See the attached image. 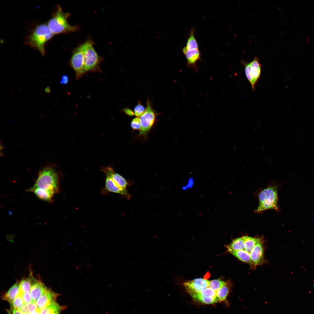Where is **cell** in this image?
Wrapping results in <instances>:
<instances>
[{
  "label": "cell",
  "mask_w": 314,
  "mask_h": 314,
  "mask_svg": "<svg viewBox=\"0 0 314 314\" xmlns=\"http://www.w3.org/2000/svg\"><path fill=\"white\" fill-rule=\"evenodd\" d=\"M69 78L67 75H64L62 76L61 80L60 81V83L63 85H66L68 83L69 81Z\"/></svg>",
  "instance_id": "cell-29"
},
{
  "label": "cell",
  "mask_w": 314,
  "mask_h": 314,
  "mask_svg": "<svg viewBox=\"0 0 314 314\" xmlns=\"http://www.w3.org/2000/svg\"><path fill=\"white\" fill-rule=\"evenodd\" d=\"M147 104L144 112L140 117L141 128L139 134V135L145 137L154 126L158 114L153 108L149 100L147 101Z\"/></svg>",
  "instance_id": "cell-8"
},
{
  "label": "cell",
  "mask_w": 314,
  "mask_h": 314,
  "mask_svg": "<svg viewBox=\"0 0 314 314\" xmlns=\"http://www.w3.org/2000/svg\"><path fill=\"white\" fill-rule=\"evenodd\" d=\"M191 296L194 299L206 304H211L219 302L216 296V292L209 287Z\"/></svg>",
  "instance_id": "cell-11"
},
{
  "label": "cell",
  "mask_w": 314,
  "mask_h": 314,
  "mask_svg": "<svg viewBox=\"0 0 314 314\" xmlns=\"http://www.w3.org/2000/svg\"><path fill=\"white\" fill-rule=\"evenodd\" d=\"M82 44L84 52V67L86 73H102L100 65L102 59L95 51L93 42L89 40Z\"/></svg>",
  "instance_id": "cell-7"
},
{
  "label": "cell",
  "mask_w": 314,
  "mask_h": 314,
  "mask_svg": "<svg viewBox=\"0 0 314 314\" xmlns=\"http://www.w3.org/2000/svg\"><path fill=\"white\" fill-rule=\"evenodd\" d=\"M61 310V307L55 301L40 310V314H59Z\"/></svg>",
  "instance_id": "cell-19"
},
{
  "label": "cell",
  "mask_w": 314,
  "mask_h": 314,
  "mask_svg": "<svg viewBox=\"0 0 314 314\" xmlns=\"http://www.w3.org/2000/svg\"><path fill=\"white\" fill-rule=\"evenodd\" d=\"M228 282L217 279L209 281L208 287L217 291L221 288L226 285Z\"/></svg>",
  "instance_id": "cell-23"
},
{
  "label": "cell",
  "mask_w": 314,
  "mask_h": 314,
  "mask_svg": "<svg viewBox=\"0 0 314 314\" xmlns=\"http://www.w3.org/2000/svg\"><path fill=\"white\" fill-rule=\"evenodd\" d=\"M131 126L133 130H140L141 123L140 118L136 117L133 119L131 123Z\"/></svg>",
  "instance_id": "cell-26"
},
{
  "label": "cell",
  "mask_w": 314,
  "mask_h": 314,
  "mask_svg": "<svg viewBox=\"0 0 314 314\" xmlns=\"http://www.w3.org/2000/svg\"><path fill=\"white\" fill-rule=\"evenodd\" d=\"M28 192L34 193L40 199L49 203L53 201L54 194L45 190L38 188L32 187L26 190Z\"/></svg>",
  "instance_id": "cell-16"
},
{
  "label": "cell",
  "mask_w": 314,
  "mask_h": 314,
  "mask_svg": "<svg viewBox=\"0 0 314 314\" xmlns=\"http://www.w3.org/2000/svg\"><path fill=\"white\" fill-rule=\"evenodd\" d=\"M146 108L139 101L134 109L135 115L137 117H140L144 112Z\"/></svg>",
  "instance_id": "cell-25"
},
{
  "label": "cell",
  "mask_w": 314,
  "mask_h": 314,
  "mask_svg": "<svg viewBox=\"0 0 314 314\" xmlns=\"http://www.w3.org/2000/svg\"><path fill=\"white\" fill-rule=\"evenodd\" d=\"M227 251L240 261L249 264L252 269L265 262L263 237L245 236L233 240L226 245Z\"/></svg>",
  "instance_id": "cell-1"
},
{
  "label": "cell",
  "mask_w": 314,
  "mask_h": 314,
  "mask_svg": "<svg viewBox=\"0 0 314 314\" xmlns=\"http://www.w3.org/2000/svg\"><path fill=\"white\" fill-rule=\"evenodd\" d=\"M47 24L41 23L35 25L25 38L24 43L38 50L42 55L46 54L45 46L54 36Z\"/></svg>",
  "instance_id": "cell-2"
},
{
  "label": "cell",
  "mask_w": 314,
  "mask_h": 314,
  "mask_svg": "<svg viewBox=\"0 0 314 314\" xmlns=\"http://www.w3.org/2000/svg\"><path fill=\"white\" fill-rule=\"evenodd\" d=\"M58 294L47 288L36 301L37 310H41L51 302L55 301Z\"/></svg>",
  "instance_id": "cell-13"
},
{
  "label": "cell",
  "mask_w": 314,
  "mask_h": 314,
  "mask_svg": "<svg viewBox=\"0 0 314 314\" xmlns=\"http://www.w3.org/2000/svg\"><path fill=\"white\" fill-rule=\"evenodd\" d=\"M21 295L18 293L11 305L12 308L18 309L24 304Z\"/></svg>",
  "instance_id": "cell-24"
},
{
  "label": "cell",
  "mask_w": 314,
  "mask_h": 314,
  "mask_svg": "<svg viewBox=\"0 0 314 314\" xmlns=\"http://www.w3.org/2000/svg\"><path fill=\"white\" fill-rule=\"evenodd\" d=\"M35 280L31 274L27 278L22 279L19 283V292L22 294L30 292L32 285Z\"/></svg>",
  "instance_id": "cell-18"
},
{
  "label": "cell",
  "mask_w": 314,
  "mask_h": 314,
  "mask_svg": "<svg viewBox=\"0 0 314 314\" xmlns=\"http://www.w3.org/2000/svg\"><path fill=\"white\" fill-rule=\"evenodd\" d=\"M18 310L23 314H31L37 310L36 302L32 301L29 303L25 304Z\"/></svg>",
  "instance_id": "cell-22"
},
{
  "label": "cell",
  "mask_w": 314,
  "mask_h": 314,
  "mask_svg": "<svg viewBox=\"0 0 314 314\" xmlns=\"http://www.w3.org/2000/svg\"><path fill=\"white\" fill-rule=\"evenodd\" d=\"M47 288L41 281L35 280L32 285L30 292L32 301L36 302Z\"/></svg>",
  "instance_id": "cell-15"
},
{
  "label": "cell",
  "mask_w": 314,
  "mask_h": 314,
  "mask_svg": "<svg viewBox=\"0 0 314 314\" xmlns=\"http://www.w3.org/2000/svg\"><path fill=\"white\" fill-rule=\"evenodd\" d=\"M230 286L228 283L216 291V296L219 301L226 300V299L229 293Z\"/></svg>",
  "instance_id": "cell-21"
},
{
  "label": "cell",
  "mask_w": 314,
  "mask_h": 314,
  "mask_svg": "<svg viewBox=\"0 0 314 314\" xmlns=\"http://www.w3.org/2000/svg\"><path fill=\"white\" fill-rule=\"evenodd\" d=\"M60 174L53 165H48L42 168L32 187L47 190L54 195L60 191Z\"/></svg>",
  "instance_id": "cell-3"
},
{
  "label": "cell",
  "mask_w": 314,
  "mask_h": 314,
  "mask_svg": "<svg viewBox=\"0 0 314 314\" xmlns=\"http://www.w3.org/2000/svg\"><path fill=\"white\" fill-rule=\"evenodd\" d=\"M241 63L245 67L246 77L251 85L252 90L255 89V85L260 79L261 71V65L259 62V58L257 57L249 63L243 60Z\"/></svg>",
  "instance_id": "cell-9"
},
{
  "label": "cell",
  "mask_w": 314,
  "mask_h": 314,
  "mask_svg": "<svg viewBox=\"0 0 314 314\" xmlns=\"http://www.w3.org/2000/svg\"><path fill=\"white\" fill-rule=\"evenodd\" d=\"M8 312V314H23L19 310L12 308Z\"/></svg>",
  "instance_id": "cell-31"
},
{
  "label": "cell",
  "mask_w": 314,
  "mask_h": 314,
  "mask_svg": "<svg viewBox=\"0 0 314 314\" xmlns=\"http://www.w3.org/2000/svg\"><path fill=\"white\" fill-rule=\"evenodd\" d=\"M38 311H38V310H36L31 314H40V312H39Z\"/></svg>",
  "instance_id": "cell-33"
},
{
  "label": "cell",
  "mask_w": 314,
  "mask_h": 314,
  "mask_svg": "<svg viewBox=\"0 0 314 314\" xmlns=\"http://www.w3.org/2000/svg\"><path fill=\"white\" fill-rule=\"evenodd\" d=\"M69 63L74 72L77 80L81 78L86 73L84 67V52L82 44L73 51Z\"/></svg>",
  "instance_id": "cell-10"
},
{
  "label": "cell",
  "mask_w": 314,
  "mask_h": 314,
  "mask_svg": "<svg viewBox=\"0 0 314 314\" xmlns=\"http://www.w3.org/2000/svg\"><path fill=\"white\" fill-rule=\"evenodd\" d=\"M194 33L195 30L194 28H192L190 31L186 45L183 48L184 49L189 50L199 48L198 43L195 37Z\"/></svg>",
  "instance_id": "cell-20"
},
{
  "label": "cell",
  "mask_w": 314,
  "mask_h": 314,
  "mask_svg": "<svg viewBox=\"0 0 314 314\" xmlns=\"http://www.w3.org/2000/svg\"><path fill=\"white\" fill-rule=\"evenodd\" d=\"M19 290V283L18 282H16L6 293L3 299L6 301L11 305L18 294Z\"/></svg>",
  "instance_id": "cell-17"
},
{
  "label": "cell",
  "mask_w": 314,
  "mask_h": 314,
  "mask_svg": "<svg viewBox=\"0 0 314 314\" xmlns=\"http://www.w3.org/2000/svg\"><path fill=\"white\" fill-rule=\"evenodd\" d=\"M209 281L199 278L184 282L183 285L188 293L192 296L208 287Z\"/></svg>",
  "instance_id": "cell-12"
},
{
  "label": "cell",
  "mask_w": 314,
  "mask_h": 314,
  "mask_svg": "<svg viewBox=\"0 0 314 314\" xmlns=\"http://www.w3.org/2000/svg\"><path fill=\"white\" fill-rule=\"evenodd\" d=\"M259 204L255 212L260 213L269 209L279 211L277 188L275 185L270 186L262 190L258 196Z\"/></svg>",
  "instance_id": "cell-6"
},
{
  "label": "cell",
  "mask_w": 314,
  "mask_h": 314,
  "mask_svg": "<svg viewBox=\"0 0 314 314\" xmlns=\"http://www.w3.org/2000/svg\"><path fill=\"white\" fill-rule=\"evenodd\" d=\"M21 295L24 304H28L32 301L31 297L30 292L20 293Z\"/></svg>",
  "instance_id": "cell-27"
},
{
  "label": "cell",
  "mask_w": 314,
  "mask_h": 314,
  "mask_svg": "<svg viewBox=\"0 0 314 314\" xmlns=\"http://www.w3.org/2000/svg\"><path fill=\"white\" fill-rule=\"evenodd\" d=\"M194 183V180L193 178L192 177H190L188 180L187 185L183 186L182 188V189L183 190H185L187 188H192L193 186Z\"/></svg>",
  "instance_id": "cell-28"
},
{
  "label": "cell",
  "mask_w": 314,
  "mask_h": 314,
  "mask_svg": "<svg viewBox=\"0 0 314 314\" xmlns=\"http://www.w3.org/2000/svg\"><path fill=\"white\" fill-rule=\"evenodd\" d=\"M182 50L185 56L188 65L193 67L195 70H197L196 63L200 60L201 57L199 49L187 50L183 48Z\"/></svg>",
  "instance_id": "cell-14"
},
{
  "label": "cell",
  "mask_w": 314,
  "mask_h": 314,
  "mask_svg": "<svg viewBox=\"0 0 314 314\" xmlns=\"http://www.w3.org/2000/svg\"><path fill=\"white\" fill-rule=\"evenodd\" d=\"M101 170L105 176L104 189L106 192H112L125 195L128 183L121 175L115 172L110 166L102 167Z\"/></svg>",
  "instance_id": "cell-5"
},
{
  "label": "cell",
  "mask_w": 314,
  "mask_h": 314,
  "mask_svg": "<svg viewBox=\"0 0 314 314\" xmlns=\"http://www.w3.org/2000/svg\"><path fill=\"white\" fill-rule=\"evenodd\" d=\"M123 111L127 115L129 116H134V113L133 110L128 108H125L122 109Z\"/></svg>",
  "instance_id": "cell-30"
},
{
  "label": "cell",
  "mask_w": 314,
  "mask_h": 314,
  "mask_svg": "<svg viewBox=\"0 0 314 314\" xmlns=\"http://www.w3.org/2000/svg\"><path fill=\"white\" fill-rule=\"evenodd\" d=\"M44 91L45 92L49 93L51 92V89L49 86H48L45 89Z\"/></svg>",
  "instance_id": "cell-32"
},
{
  "label": "cell",
  "mask_w": 314,
  "mask_h": 314,
  "mask_svg": "<svg viewBox=\"0 0 314 314\" xmlns=\"http://www.w3.org/2000/svg\"><path fill=\"white\" fill-rule=\"evenodd\" d=\"M70 15L69 13L63 11L59 5L56 6L47 24L54 35L75 32L78 30V26L71 25L68 22Z\"/></svg>",
  "instance_id": "cell-4"
}]
</instances>
